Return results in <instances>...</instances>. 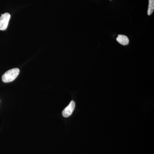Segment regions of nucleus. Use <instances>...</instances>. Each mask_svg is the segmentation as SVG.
Returning <instances> with one entry per match:
<instances>
[{"label": "nucleus", "mask_w": 154, "mask_h": 154, "mask_svg": "<svg viewBox=\"0 0 154 154\" xmlns=\"http://www.w3.org/2000/svg\"><path fill=\"white\" fill-rule=\"evenodd\" d=\"M11 16L9 13H5L0 17V30H5L8 28Z\"/></svg>", "instance_id": "nucleus-2"}, {"label": "nucleus", "mask_w": 154, "mask_h": 154, "mask_svg": "<svg viewBox=\"0 0 154 154\" xmlns=\"http://www.w3.org/2000/svg\"><path fill=\"white\" fill-rule=\"evenodd\" d=\"M110 1H111V0H110Z\"/></svg>", "instance_id": "nucleus-6"}, {"label": "nucleus", "mask_w": 154, "mask_h": 154, "mask_svg": "<svg viewBox=\"0 0 154 154\" xmlns=\"http://www.w3.org/2000/svg\"><path fill=\"white\" fill-rule=\"evenodd\" d=\"M116 40L119 43L123 45H127L129 42L128 37L123 35H119L116 38Z\"/></svg>", "instance_id": "nucleus-4"}, {"label": "nucleus", "mask_w": 154, "mask_h": 154, "mask_svg": "<svg viewBox=\"0 0 154 154\" xmlns=\"http://www.w3.org/2000/svg\"><path fill=\"white\" fill-rule=\"evenodd\" d=\"M149 8L147 14L149 16H150L154 10V0H149Z\"/></svg>", "instance_id": "nucleus-5"}, {"label": "nucleus", "mask_w": 154, "mask_h": 154, "mask_svg": "<svg viewBox=\"0 0 154 154\" xmlns=\"http://www.w3.org/2000/svg\"><path fill=\"white\" fill-rule=\"evenodd\" d=\"M20 70L18 68L11 69L3 75L2 79L5 83H9L14 81L18 77Z\"/></svg>", "instance_id": "nucleus-1"}, {"label": "nucleus", "mask_w": 154, "mask_h": 154, "mask_svg": "<svg viewBox=\"0 0 154 154\" xmlns=\"http://www.w3.org/2000/svg\"><path fill=\"white\" fill-rule=\"evenodd\" d=\"M75 103L74 101H71L69 105L63 110L62 115L64 117H68L70 116L74 110Z\"/></svg>", "instance_id": "nucleus-3"}]
</instances>
